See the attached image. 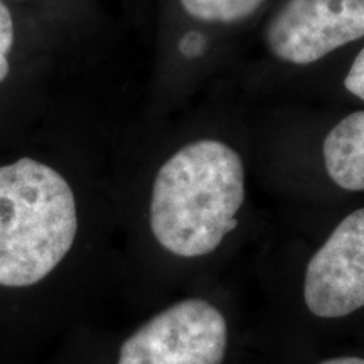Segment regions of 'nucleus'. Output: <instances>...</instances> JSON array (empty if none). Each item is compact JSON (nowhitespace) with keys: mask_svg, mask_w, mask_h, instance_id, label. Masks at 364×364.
Returning a JSON list of instances; mask_svg holds the SVG:
<instances>
[{"mask_svg":"<svg viewBox=\"0 0 364 364\" xmlns=\"http://www.w3.org/2000/svg\"><path fill=\"white\" fill-rule=\"evenodd\" d=\"M7 75H9V61H7V56H6V54L0 53V83H2V81L7 78Z\"/></svg>","mask_w":364,"mask_h":364,"instance_id":"f8f14e48","label":"nucleus"},{"mask_svg":"<svg viewBox=\"0 0 364 364\" xmlns=\"http://www.w3.org/2000/svg\"><path fill=\"white\" fill-rule=\"evenodd\" d=\"M304 300L322 318L346 317L364 307V208L346 216L312 255Z\"/></svg>","mask_w":364,"mask_h":364,"instance_id":"39448f33","label":"nucleus"},{"mask_svg":"<svg viewBox=\"0 0 364 364\" xmlns=\"http://www.w3.org/2000/svg\"><path fill=\"white\" fill-rule=\"evenodd\" d=\"M321 364H364V359H363V358H351V356H346V358L327 359V361L321 363Z\"/></svg>","mask_w":364,"mask_h":364,"instance_id":"9b49d317","label":"nucleus"},{"mask_svg":"<svg viewBox=\"0 0 364 364\" xmlns=\"http://www.w3.org/2000/svg\"><path fill=\"white\" fill-rule=\"evenodd\" d=\"M327 174L341 189L364 191V112H354L327 134L324 145Z\"/></svg>","mask_w":364,"mask_h":364,"instance_id":"423d86ee","label":"nucleus"},{"mask_svg":"<svg viewBox=\"0 0 364 364\" xmlns=\"http://www.w3.org/2000/svg\"><path fill=\"white\" fill-rule=\"evenodd\" d=\"M204 44H206V39H204L203 34L189 33V34H186L184 38H182L181 44H179V49H181V53L184 54V56L194 58V56H199V54L203 53Z\"/></svg>","mask_w":364,"mask_h":364,"instance_id":"9d476101","label":"nucleus"},{"mask_svg":"<svg viewBox=\"0 0 364 364\" xmlns=\"http://www.w3.org/2000/svg\"><path fill=\"white\" fill-rule=\"evenodd\" d=\"M76 231L75 194L58 171L27 157L0 167V287L44 280Z\"/></svg>","mask_w":364,"mask_h":364,"instance_id":"f03ea898","label":"nucleus"},{"mask_svg":"<svg viewBox=\"0 0 364 364\" xmlns=\"http://www.w3.org/2000/svg\"><path fill=\"white\" fill-rule=\"evenodd\" d=\"M344 85L349 93H353L354 97L361 98L364 102V49L354 59L351 70H349L344 80Z\"/></svg>","mask_w":364,"mask_h":364,"instance_id":"6e6552de","label":"nucleus"},{"mask_svg":"<svg viewBox=\"0 0 364 364\" xmlns=\"http://www.w3.org/2000/svg\"><path fill=\"white\" fill-rule=\"evenodd\" d=\"M14 44V21L9 9L0 2V53L9 54Z\"/></svg>","mask_w":364,"mask_h":364,"instance_id":"1a4fd4ad","label":"nucleus"},{"mask_svg":"<svg viewBox=\"0 0 364 364\" xmlns=\"http://www.w3.org/2000/svg\"><path fill=\"white\" fill-rule=\"evenodd\" d=\"M364 38V0H287L265 31L270 51L306 66Z\"/></svg>","mask_w":364,"mask_h":364,"instance_id":"20e7f679","label":"nucleus"},{"mask_svg":"<svg viewBox=\"0 0 364 364\" xmlns=\"http://www.w3.org/2000/svg\"><path fill=\"white\" fill-rule=\"evenodd\" d=\"M228 324L203 299L176 304L125 341L117 364H223Z\"/></svg>","mask_w":364,"mask_h":364,"instance_id":"7ed1b4c3","label":"nucleus"},{"mask_svg":"<svg viewBox=\"0 0 364 364\" xmlns=\"http://www.w3.org/2000/svg\"><path fill=\"white\" fill-rule=\"evenodd\" d=\"M245 167L238 152L218 140H198L157 172L150 228L162 248L184 258L204 257L238 225Z\"/></svg>","mask_w":364,"mask_h":364,"instance_id":"f257e3e1","label":"nucleus"},{"mask_svg":"<svg viewBox=\"0 0 364 364\" xmlns=\"http://www.w3.org/2000/svg\"><path fill=\"white\" fill-rule=\"evenodd\" d=\"M191 17L208 22H238L247 19L265 0H181Z\"/></svg>","mask_w":364,"mask_h":364,"instance_id":"0eeeda50","label":"nucleus"}]
</instances>
